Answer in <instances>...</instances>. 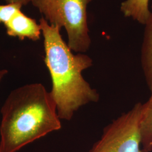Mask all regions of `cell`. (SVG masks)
I'll return each instance as SVG.
<instances>
[{
  "label": "cell",
  "instance_id": "3957f363",
  "mask_svg": "<svg viewBox=\"0 0 152 152\" xmlns=\"http://www.w3.org/2000/svg\"><path fill=\"white\" fill-rule=\"evenodd\" d=\"M92 0H34L32 4L52 26L64 27L72 51L85 53L91 39L87 20V6Z\"/></svg>",
  "mask_w": 152,
  "mask_h": 152
},
{
  "label": "cell",
  "instance_id": "9c48e42d",
  "mask_svg": "<svg viewBox=\"0 0 152 152\" xmlns=\"http://www.w3.org/2000/svg\"><path fill=\"white\" fill-rule=\"evenodd\" d=\"M23 6L16 4H7L6 5H0V24H5L17 12L21 10Z\"/></svg>",
  "mask_w": 152,
  "mask_h": 152
},
{
  "label": "cell",
  "instance_id": "8992f818",
  "mask_svg": "<svg viewBox=\"0 0 152 152\" xmlns=\"http://www.w3.org/2000/svg\"><path fill=\"white\" fill-rule=\"evenodd\" d=\"M144 26L140 59L145 79L152 94V2L150 14Z\"/></svg>",
  "mask_w": 152,
  "mask_h": 152
},
{
  "label": "cell",
  "instance_id": "6da1fadb",
  "mask_svg": "<svg viewBox=\"0 0 152 152\" xmlns=\"http://www.w3.org/2000/svg\"><path fill=\"white\" fill-rule=\"evenodd\" d=\"M44 38L45 62L52 80L51 94L60 119L69 121L82 107L97 102L99 94L87 82L83 72L91 67L92 59L84 53L74 54L62 38L60 29L39 20Z\"/></svg>",
  "mask_w": 152,
  "mask_h": 152
},
{
  "label": "cell",
  "instance_id": "ba28073f",
  "mask_svg": "<svg viewBox=\"0 0 152 152\" xmlns=\"http://www.w3.org/2000/svg\"><path fill=\"white\" fill-rule=\"evenodd\" d=\"M120 9L125 17L144 25L150 14L149 0H126Z\"/></svg>",
  "mask_w": 152,
  "mask_h": 152
},
{
  "label": "cell",
  "instance_id": "30bf717a",
  "mask_svg": "<svg viewBox=\"0 0 152 152\" xmlns=\"http://www.w3.org/2000/svg\"><path fill=\"white\" fill-rule=\"evenodd\" d=\"M7 4H16L20 5H26L30 2H32L34 0H5Z\"/></svg>",
  "mask_w": 152,
  "mask_h": 152
},
{
  "label": "cell",
  "instance_id": "7a4b0ae2",
  "mask_svg": "<svg viewBox=\"0 0 152 152\" xmlns=\"http://www.w3.org/2000/svg\"><path fill=\"white\" fill-rule=\"evenodd\" d=\"M1 113L0 152H16L61 127L54 98L41 83L12 91Z\"/></svg>",
  "mask_w": 152,
  "mask_h": 152
},
{
  "label": "cell",
  "instance_id": "7c38bea8",
  "mask_svg": "<svg viewBox=\"0 0 152 152\" xmlns=\"http://www.w3.org/2000/svg\"></svg>",
  "mask_w": 152,
  "mask_h": 152
},
{
  "label": "cell",
  "instance_id": "277c9868",
  "mask_svg": "<svg viewBox=\"0 0 152 152\" xmlns=\"http://www.w3.org/2000/svg\"><path fill=\"white\" fill-rule=\"evenodd\" d=\"M142 103H137L104 129L89 152H142L139 122Z\"/></svg>",
  "mask_w": 152,
  "mask_h": 152
},
{
  "label": "cell",
  "instance_id": "8fae6325",
  "mask_svg": "<svg viewBox=\"0 0 152 152\" xmlns=\"http://www.w3.org/2000/svg\"><path fill=\"white\" fill-rule=\"evenodd\" d=\"M7 71L5 69L0 70V83L1 82L2 78L4 77V76H5L6 74H7Z\"/></svg>",
  "mask_w": 152,
  "mask_h": 152
},
{
  "label": "cell",
  "instance_id": "5b68a950",
  "mask_svg": "<svg viewBox=\"0 0 152 152\" xmlns=\"http://www.w3.org/2000/svg\"><path fill=\"white\" fill-rule=\"evenodd\" d=\"M5 26L9 36L18 37L22 40L28 38L37 41L42 33L39 24L24 14L21 10L17 12Z\"/></svg>",
  "mask_w": 152,
  "mask_h": 152
},
{
  "label": "cell",
  "instance_id": "52a82bcc",
  "mask_svg": "<svg viewBox=\"0 0 152 152\" xmlns=\"http://www.w3.org/2000/svg\"><path fill=\"white\" fill-rule=\"evenodd\" d=\"M139 129L142 152L152 151V94L145 103L142 104Z\"/></svg>",
  "mask_w": 152,
  "mask_h": 152
}]
</instances>
